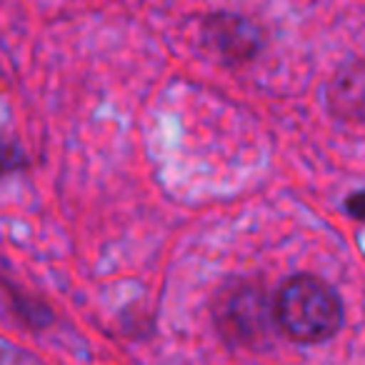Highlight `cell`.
<instances>
[{"label": "cell", "mask_w": 365, "mask_h": 365, "mask_svg": "<svg viewBox=\"0 0 365 365\" xmlns=\"http://www.w3.org/2000/svg\"><path fill=\"white\" fill-rule=\"evenodd\" d=\"M273 300L278 330L295 343H325L343 325L340 295L315 275L288 278Z\"/></svg>", "instance_id": "cell-1"}, {"label": "cell", "mask_w": 365, "mask_h": 365, "mask_svg": "<svg viewBox=\"0 0 365 365\" xmlns=\"http://www.w3.org/2000/svg\"><path fill=\"white\" fill-rule=\"evenodd\" d=\"M215 323L225 340L260 348L270 333L278 330L275 300H270L260 285L235 283L215 300Z\"/></svg>", "instance_id": "cell-2"}, {"label": "cell", "mask_w": 365, "mask_h": 365, "mask_svg": "<svg viewBox=\"0 0 365 365\" xmlns=\"http://www.w3.org/2000/svg\"><path fill=\"white\" fill-rule=\"evenodd\" d=\"M203 41L220 61L248 63L263 48V31L250 18L235 13H215L205 18Z\"/></svg>", "instance_id": "cell-3"}, {"label": "cell", "mask_w": 365, "mask_h": 365, "mask_svg": "<svg viewBox=\"0 0 365 365\" xmlns=\"http://www.w3.org/2000/svg\"><path fill=\"white\" fill-rule=\"evenodd\" d=\"M325 106L330 115L353 125H365V58L348 61L325 86Z\"/></svg>", "instance_id": "cell-4"}, {"label": "cell", "mask_w": 365, "mask_h": 365, "mask_svg": "<svg viewBox=\"0 0 365 365\" xmlns=\"http://www.w3.org/2000/svg\"><path fill=\"white\" fill-rule=\"evenodd\" d=\"M345 210H348L350 218L365 223V190H358V193H350L345 198Z\"/></svg>", "instance_id": "cell-5"}]
</instances>
